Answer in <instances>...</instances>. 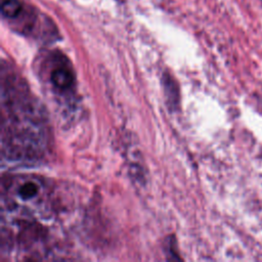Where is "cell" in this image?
<instances>
[{
  "instance_id": "1",
  "label": "cell",
  "mask_w": 262,
  "mask_h": 262,
  "mask_svg": "<svg viewBox=\"0 0 262 262\" xmlns=\"http://www.w3.org/2000/svg\"><path fill=\"white\" fill-rule=\"evenodd\" d=\"M49 145L48 120L24 80L7 66L1 73V152L10 162L41 160Z\"/></svg>"
},
{
  "instance_id": "3",
  "label": "cell",
  "mask_w": 262,
  "mask_h": 262,
  "mask_svg": "<svg viewBox=\"0 0 262 262\" xmlns=\"http://www.w3.org/2000/svg\"><path fill=\"white\" fill-rule=\"evenodd\" d=\"M24 5L19 0H2L1 13L2 16L8 20L16 18L24 9Z\"/></svg>"
},
{
  "instance_id": "2",
  "label": "cell",
  "mask_w": 262,
  "mask_h": 262,
  "mask_svg": "<svg viewBox=\"0 0 262 262\" xmlns=\"http://www.w3.org/2000/svg\"><path fill=\"white\" fill-rule=\"evenodd\" d=\"M50 92L60 101L73 103L76 93L75 74L68 58L58 51L49 52L40 62Z\"/></svg>"
}]
</instances>
